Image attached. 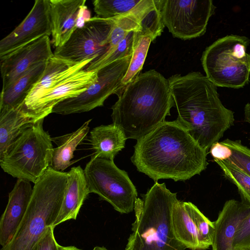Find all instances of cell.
Returning a JSON list of instances; mask_svg holds the SVG:
<instances>
[{
  "label": "cell",
  "instance_id": "32",
  "mask_svg": "<svg viewBox=\"0 0 250 250\" xmlns=\"http://www.w3.org/2000/svg\"><path fill=\"white\" fill-rule=\"evenodd\" d=\"M249 248H250V212L239 225L232 244V250Z\"/></svg>",
  "mask_w": 250,
  "mask_h": 250
},
{
  "label": "cell",
  "instance_id": "3",
  "mask_svg": "<svg viewBox=\"0 0 250 250\" xmlns=\"http://www.w3.org/2000/svg\"><path fill=\"white\" fill-rule=\"evenodd\" d=\"M118 96L111 118L127 139L138 140L151 132L174 106L168 79L155 70L139 74Z\"/></svg>",
  "mask_w": 250,
  "mask_h": 250
},
{
  "label": "cell",
  "instance_id": "5",
  "mask_svg": "<svg viewBox=\"0 0 250 250\" xmlns=\"http://www.w3.org/2000/svg\"><path fill=\"white\" fill-rule=\"evenodd\" d=\"M67 173L49 167L34 184L24 217L13 239L0 250H31L60 211Z\"/></svg>",
  "mask_w": 250,
  "mask_h": 250
},
{
  "label": "cell",
  "instance_id": "20",
  "mask_svg": "<svg viewBox=\"0 0 250 250\" xmlns=\"http://www.w3.org/2000/svg\"><path fill=\"white\" fill-rule=\"evenodd\" d=\"M67 173V181L56 226L70 219H76L84 200L89 193L84 170L80 166L72 167Z\"/></svg>",
  "mask_w": 250,
  "mask_h": 250
},
{
  "label": "cell",
  "instance_id": "28",
  "mask_svg": "<svg viewBox=\"0 0 250 250\" xmlns=\"http://www.w3.org/2000/svg\"><path fill=\"white\" fill-rule=\"evenodd\" d=\"M195 225L198 234L201 250H205L212 246L215 231L214 222L210 221L193 203L185 202Z\"/></svg>",
  "mask_w": 250,
  "mask_h": 250
},
{
  "label": "cell",
  "instance_id": "8",
  "mask_svg": "<svg viewBox=\"0 0 250 250\" xmlns=\"http://www.w3.org/2000/svg\"><path fill=\"white\" fill-rule=\"evenodd\" d=\"M83 170L90 193L97 194L122 214L134 210L138 198L136 188L127 173L113 160L93 154Z\"/></svg>",
  "mask_w": 250,
  "mask_h": 250
},
{
  "label": "cell",
  "instance_id": "27",
  "mask_svg": "<svg viewBox=\"0 0 250 250\" xmlns=\"http://www.w3.org/2000/svg\"><path fill=\"white\" fill-rule=\"evenodd\" d=\"M134 32H129L125 38L113 49L92 61L84 68L86 71H98L111 62L132 53Z\"/></svg>",
  "mask_w": 250,
  "mask_h": 250
},
{
  "label": "cell",
  "instance_id": "10",
  "mask_svg": "<svg viewBox=\"0 0 250 250\" xmlns=\"http://www.w3.org/2000/svg\"><path fill=\"white\" fill-rule=\"evenodd\" d=\"M131 56L117 60L99 69L94 83L79 96L58 103L52 113L63 115L80 113L103 106L105 100L118 89L127 72Z\"/></svg>",
  "mask_w": 250,
  "mask_h": 250
},
{
  "label": "cell",
  "instance_id": "21",
  "mask_svg": "<svg viewBox=\"0 0 250 250\" xmlns=\"http://www.w3.org/2000/svg\"><path fill=\"white\" fill-rule=\"evenodd\" d=\"M39 120L27 109L24 103L17 107L0 110V158L25 129Z\"/></svg>",
  "mask_w": 250,
  "mask_h": 250
},
{
  "label": "cell",
  "instance_id": "2",
  "mask_svg": "<svg viewBox=\"0 0 250 250\" xmlns=\"http://www.w3.org/2000/svg\"><path fill=\"white\" fill-rule=\"evenodd\" d=\"M168 80L176 121L208 151L234 125V112L222 103L217 86L199 72L175 74Z\"/></svg>",
  "mask_w": 250,
  "mask_h": 250
},
{
  "label": "cell",
  "instance_id": "37",
  "mask_svg": "<svg viewBox=\"0 0 250 250\" xmlns=\"http://www.w3.org/2000/svg\"><path fill=\"white\" fill-rule=\"evenodd\" d=\"M92 250H108L106 249L104 247H99V246H96ZM125 250H128L127 249H125Z\"/></svg>",
  "mask_w": 250,
  "mask_h": 250
},
{
  "label": "cell",
  "instance_id": "22",
  "mask_svg": "<svg viewBox=\"0 0 250 250\" xmlns=\"http://www.w3.org/2000/svg\"><path fill=\"white\" fill-rule=\"evenodd\" d=\"M47 62L31 66L0 94V110L17 107L25 103V99L45 71Z\"/></svg>",
  "mask_w": 250,
  "mask_h": 250
},
{
  "label": "cell",
  "instance_id": "4",
  "mask_svg": "<svg viewBox=\"0 0 250 250\" xmlns=\"http://www.w3.org/2000/svg\"><path fill=\"white\" fill-rule=\"evenodd\" d=\"M138 198L126 249L128 250H185L175 237L171 223V213L178 200L165 183L157 182L146 194Z\"/></svg>",
  "mask_w": 250,
  "mask_h": 250
},
{
  "label": "cell",
  "instance_id": "23",
  "mask_svg": "<svg viewBox=\"0 0 250 250\" xmlns=\"http://www.w3.org/2000/svg\"><path fill=\"white\" fill-rule=\"evenodd\" d=\"M90 142L97 157L114 160L115 156L125 147L127 139L125 133L112 123L101 125L90 132Z\"/></svg>",
  "mask_w": 250,
  "mask_h": 250
},
{
  "label": "cell",
  "instance_id": "7",
  "mask_svg": "<svg viewBox=\"0 0 250 250\" xmlns=\"http://www.w3.org/2000/svg\"><path fill=\"white\" fill-rule=\"evenodd\" d=\"M250 39L230 35L207 47L201 58L206 76L216 86L244 87L249 82L250 54L247 52Z\"/></svg>",
  "mask_w": 250,
  "mask_h": 250
},
{
  "label": "cell",
  "instance_id": "33",
  "mask_svg": "<svg viewBox=\"0 0 250 250\" xmlns=\"http://www.w3.org/2000/svg\"><path fill=\"white\" fill-rule=\"evenodd\" d=\"M52 226L47 228L31 250H59L62 247L56 240Z\"/></svg>",
  "mask_w": 250,
  "mask_h": 250
},
{
  "label": "cell",
  "instance_id": "12",
  "mask_svg": "<svg viewBox=\"0 0 250 250\" xmlns=\"http://www.w3.org/2000/svg\"><path fill=\"white\" fill-rule=\"evenodd\" d=\"M106 40L107 51L113 49L131 31L142 30L156 39L165 27L160 13V0H140L128 14L116 18Z\"/></svg>",
  "mask_w": 250,
  "mask_h": 250
},
{
  "label": "cell",
  "instance_id": "11",
  "mask_svg": "<svg viewBox=\"0 0 250 250\" xmlns=\"http://www.w3.org/2000/svg\"><path fill=\"white\" fill-rule=\"evenodd\" d=\"M114 22V18H91L64 44L55 48L54 55L75 63L100 57L109 49L106 41Z\"/></svg>",
  "mask_w": 250,
  "mask_h": 250
},
{
  "label": "cell",
  "instance_id": "34",
  "mask_svg": "<svg viewBox=\"0 0 250 250\" xmlns=\"http://www.w3.org/2000/svg\"><path fill=\"white\" fill-rule=\"evenodd\" d=\"M209 153L213 159L220 160H226L231 155L230 149L220 142L213 144L209 149Z\"/></svg>",
  "mask_w": 250,
  "mask_h": 250
},
{
  "label": "cell",
  "instance_id": "31",
  "mask_svg": "<svg viewBox=\"0 0 250 250\" xmlns=\"http://www.w3.org/2000/svg\"><path fill=\"white\" fill-rule=\"evenodd\" d=\"M220 143L231 151V155L226 161L250 176V148L239 140L227 139Z\"/></svg>",
  "mask_w": 250,
  "mask_h": 250
},
{
  "label": "cell",
  "instance_id": "19",
  "mask_svg": "<svg viewBox=\"0 0 250 250\" xmlns=\"http://www.w3.org/2000/svg\"><path fill=\"white\" fill-rule=\"evenodd\" d=\"M93 60L91 59L75 63L54 55L47 61L43 75L25 99V107L30 106L47 91L63 80L84 69Z\"/></svg>",
  "mask_w": 250,
  "mask_h": 250
},
{
  "label": "cell",
  "instance_id": "9",
  "mask_svg": "<svg viewBox=\"0 0 250 250\" xmlns=\"http://www.w3.org/2000/svg\"><path fill=\"white\" fill-rule=\"evenodd\" d=\"M216 7L211 0H161L162 22L173 37L190 40L203 36Z\"/></svg>",
  "mask_w": 250,
  "mask_h": 250
},
{
  "label": "cell",
  "instance_id": "18",
  "mask_svg": "<svg viewBox=\"0 0 250 250\" xmlns=\"http://www.w3.org/2000/svg\"><path fill=\"white\" fill-rule=\"evenodd\" d=\"M250 212V206L234 199L227 201L214 222L212 250H232V244L241 221Z\"/></svg>",
  "mask_w": 250,
  "mask_h": 250
},
{
  "label": "cell",
  "instance_id": "29",
  "mask_svg": "<svg viewBox=\"0 0 250 250\" xmlns=\"http://www.w3.org/2000/svg\"><path fill=\"white\" fill-rule=\"evenodd\" d=\"M224 176L237 188L242 202L250 206V176L226 160L214 159Z\"/></svg>",
  "mask_w": 250,
  "mask_h": 250
},
{
  "label": "cell",
  "instance_id": "17",
  "mask_svg": "<svg viewBox=\"0 0 250 250\" xmlns=\"http://www.w3.org/2000/svg\"><path fill=\"white\" fill-rule=\"evenodd\" d=\"M30 182L18 179L9 193L0 221V244L3 247L13 239L27 210L32 194Z\"/></svg>",
  "mask_w": 250,
  "mask_h": 250
},
{
  "label": "cell",
  "instance_id": "14",
  "mask_svg": "<svg viewBox=\"0 0 250 250\" xmlns=\"http://www.w3.org/2000/svg\"><path fill=\"white\" fill-rule=\"evenodd\" d=\"M51 33L49 0H36L24 19L0 41V56Z\"/></svg>",
  "mask_w": 250,
  "mask_h": 250
},
{
  "label": "cell",
  "instance_id": "24",
  "mask_svg": "<svg viewBox=\"0 0 250 250\" xmlns=\"http://www.w3.org/2000/svg\"><path fill=\"white\" fill-rule=\"evenodd\" d=\"M91 121L90 119L85 122L72 133L52 138L57 146L53 149L50 167L57 171L63 172L75 163L71 160L74 157V152L87 136Z\"/></svg>",
  "mask_w": 250,
  "mask_h": 250
},
{
  "label": "cell",
  "instance_id": "35",
  "mask_svg": "<svg viewBox=\"0 0 250 250\" xmlns=\"http://www.w3.org/2000/svg\"><path fill=\"white\" fill-rule=\"evenodd\" d=\"M245 121L250 124V103L247 104L244 108Z\"/></svg>",
  "mask_w": 250,
  "mask_h": 250
},
{
  "label": "cell",
  "instance_id": "15",
  "mask_svg": "<svg viewBox=\"0 0 250 250\" xmlns=\"http://www.w3.org/2000/svg\"><path fill=\"white\" fill-rule=\"evenodd\" d=\"M85 0H49L52 43L59 48L91 18Z\"/></svg>",
  "mask_w": 250,
  "mask_h": 250
},
{
  "label": "cell",
  "instance_id": "13",
  "mask_svg": "<svg viewBox=\"0 0 250 250\" xmlns=\"http://www.w3.org/2000/svg\"><path fill=\"white\" fill-rule=\"evenodd\" d=\"M53 56L50 38L46 36L0 56L2 90L8 87L31 66L47 62Z\"/></svg>",
  "mask_w": 250,
  "mask_h": 250
},
{
  "label": "cell",
  "instance_id": "6",
  "mask_svg": "<svg viewBox=\"0 0 250 250\" xmlns=\"http://www.w3.org/2000/svg\"><path fill=\"white\" fill-rule=\"evenodd\" d=\"M43 120L25 129L0 158L4 172L35 184L50 167L54 148L52 138L43 128Z\"/></svg>",
  "mask_w": 250,
  "mask_h": 250
},
{
  "label": "cell",
  "instance_id": "26",
  "mask_svg": "<svg viewBox=\"0 0 250 250\" xmlns=\"http://www.w3.org/2000/svg\"><path fill=\"white\" fill-rule=\"evenodd\" d=\"M153 36L142 31L134 32L132 53L127 72L115 94L118 96L123 89L140 74Z\"/></svg>",
  "mask_w": 250,
  "mask_h": 250
},
{
  "label": "cell",
  "instance_id": "1",
  "mask_svg": "<svg viewBox=\"0 0 250 250\" xmlns=\"http://www.w3.org/2000/svg\"><path fill=\"white\" fill-rule=\"evenodd\" d=\"M207 154L176 120L166 121L137 140L131 161L155 182L185 181L207 168Z\"/></svg>",
  "mask_w": 250,
  "mask_h": 250
},
{
  "label": "cell",
  "instance_id": "16",
  "mask_svg": "<svg viewBox=\"0 0 250 250\" xmlns=\"http://www.w3.org/2000/svg\"><path fill=\"white\" fill-rule=\"evenodd\" d=\"M97 79L98 71L82 69L47 91L26 108L39 120L44 119L52 113L56 104L64 100L79 96L94 83Z\"/></svg>",
  "mask_w": 250,
  "mask_h": 250
},
{
  "label": "cell",
  "instance_id": "25",
  "mask_svg": "<svg viewBox=\"0 0 250 250\" xmlns=\"http://www.w3.org/2000/svg\"><path fill=\"white\" fill-rule=\"evenodd\" d=\"M171 223L176 238L187 248L201 250L197 229L185 202L178 200L174 204L171 213Z\"/></svg>",
  "mask_w": 250,
  "mask_h": 250
},
{
  "label": "cell",
  "instance_id": "36",
  "mask_svg": "<svg viewBox=\"0 0 250 250\" xmlns=\"http://www.w3.org/2000/svg\"><path fill=\"white\" fill-rule=\"evenodd\" d=\"M59 250H82L75 246H62Z\"/></svg>",
  "mask_w": 250,
  "mask_h": 250
},
{
  "label": "cell",
  "instance_id": "38",
  "mask_svg": "<svg viewBox=\"0 0 250 250\" xmlns=\"http://www.w3.org/2000/svg\"><path fill=\"white\" fill-rule=\"evenodd\" d=\"M250 250V248H249L247 249H244V250Z\"/></svg>",
  "mask_w": 250,
  "mask_h": 250
},
{
  "label": "cell",
  "instance_id": "30",
  "mask_svg": "<svg viewBox=\"0 0 250 250\" xmlns=\"http://www.w3.org/2000/svg\"><path fill=\"white\" fill-rule=\"evenodd\" d=\"M140 0H95L94 10L98 18L111 19L129 13Z\"/></svg>",
  "mask_w": 250,
  "mask_h": 250
}]
</instances>
